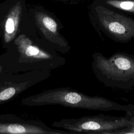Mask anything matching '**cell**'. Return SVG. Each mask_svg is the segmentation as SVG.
Listing matches in <instances>:
<instances>
[{"label":"cell","mask_w":134,"mask_h":134,"mask_svg":"<svg viewBox=\"0 0 134 134\" xmlns=\"http://www.w3.org/2000/svg\"><path fill=\"white\" fill-rule=\"evenodd\" d=\"M6 51L12 56L19 72L52 71L66 63L65 58L38 35L21 34Z\"/></svg>","instance_id":"cell-1"},{"label":"cell","mask_w":134,"mask_h":134,"mask_svg":"<svg viewBox=\"0 0 134 134\" xmlns=\"http://www.w3.org/2000/svg\"><path fill=\"white\" fill-rule=\"evenodd\" d=\"M23 105L40 106L60 105L73 108L100 111H129L131 107L117 103L106 98L89 96L71 87L49 89L28 96L21 100Z\"/></svg>","instance_id":"cell-2"},{"label":"cell","mask_w":134,"mask_h":134,"mask_svg":"<svg viewBox=\"0 0 134 134\" xmlns=\"http://www.w3.org/2000/svg\"><path fill=\"white\" fill-rule=\"evenodd\" d=\"M92 58L93 72L103 85L123 90L134 87V54L118 52L107 57L96 51Z\"/></svg>","instance_id":"cell-3"},{"label":"cell","mask_w":134,"mask_h":134,"mask_svg":"<svg viewBox=\"0 0 134 134\" xmlns=\"http://www.w3.org/2000/svg\"><path fill=\"white\" fill-rule=\"evenodd\" d=\"M90 22L100 37L117 43H126L134 39V19L94 1L88 12Z\"/></svg>","instance_id":"cell-4"},{"label":"cell","mask_w":134,"mask_h":134,"mask_svg":"<svg viewBox=\"0 0 134 134\" xmlns=\"http://www.w3.org/2000/svg\"><path fill=\"white\" fill-rule=\"evenodd\" d=\"M21 34L38 35L25 0H5L0 3V38L7 50Z\"/></svg>","instance_id":"cell-5"},{"label":"cell","mask_w":134,"mask_h":134,"mask_svg":"<svg viewBox=\"0 0 134 134\" xmlns=\"http://www.w3.org/2000/svg\"><path fill=\"white\" fill-rule=\"evenodd\" d=\"M134 126V119L99 115L79 118H64L54 121L52 127L70 133H122Z\"/></svg>","instance_id":"cell-6"},{"label":"cell","mask_w":134,"mask_h":134,"mask_svg":"<svg viewBox=\"0 0 134 134\" xmlns=\"http://www.w3.org/2000/svg\"><path fill=\"white\" fill-rule=\"evenodd\" d=\"M38 36L60 53H69L71 46L62 32L63 26L52 13L42 5L28 7Z\"/></svg>","instance_id":"cell-7"},{"label":"cell","mask_w":134,"mask_h":134,"mask_svg":"<svg viewBox=\"0 0 134 134\" xmlns=\"http://www.w3.org/2000/svg\"><path fill=\"white\" fill-rule=\"evenodd\" d=\"M50 75V71H30L12 75L0 84V105L14 99Z\"/></svg>","instance_id":"cell-8"},{"label":"cell","mask_w":134,"mask_h":134,"mask_svg":"<svg viewBox=\"0 0 134 134\" xmlns=\"http://www.w3.org/2000/svg\"><path fill=\"white\" fill-rule=\"evenodd\" d=\"M70 134L53 129L43 121L15 114H0V134Z\"/></svg>","instance_id":"cell-9"},{"label":"cell","mask_w":134,"mask_h":134,"mask_svg":"<svg viewBox=\"0 0 134 134\" xmlns=\"http://www.w3.org/2000/svg\"><path fill=\"white\" fill-rule=\"evenodd\" d=\"M19 73L10 54L6 51L0 54V84L12 75Z\"/></svg>","instance_id":"cell-10"},{"label":"cell","mask_w":134,"mask_h":134,"mask_svg":"<svg viewBox=\"0 0 134 134\" xmlns=\"http://www.w3.org/2000/svg\"><path fill=\"white\" fill-rule=\"evenodd\" d=\"M106 7L122 13L134 15V0H94Z\"/></svg>","instance_id":"cell-11"},{"label":"cell","mask_w":134,"mask_h":134,"mask_svg":"<svg viewBox=\"0 0 134 134\" xmlns=\"http://www.w3.org/2000/svg\"><path fill=\"white\" fill-rule=\"evenodd\" d=\"M55 1H57V2H63V3H69V2H73L74 1H76V0H53Z\"/></svg>","instance_id":"cell-12"}]
</instances>
